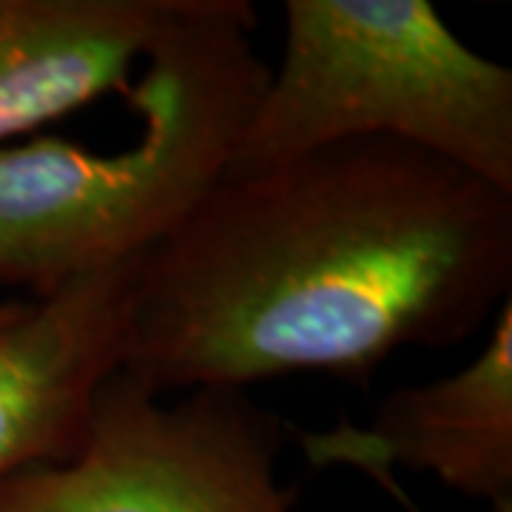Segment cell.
<instances>
[{"mask_svg": "<svg viewBox=\"0 0 512 512\" xmlns=\"http://www.w3.org/2000/svg\"><path fill=\"white\" fill-rule=\"evenodd\" d=\"M512 194L393 140L225 174L140 256L123 370L154 393L291 373L367 384L512 299Z\"/></svg>", "mask_w": 512, "mask_h": 512, "instance_id": "1", "label": "cell"}, {"mask_svg": "<svg viewBox=\"0 0 512 512\" xmlns=\"http://www.w3.org/2000/svg\"><path fill=\"white\" fill-rule=\"evenodd\" d=\"M367 478H373V481H376V484L382 487L384 493L390 495V498H396V501H399V504H402L407 512H424L421 507H416V501H413L410 495L404 493L402 484L396 481V476H393L390 470H379V473H370ZM493 512H512V498H504V501L493 504Z\"/></svg>", "mask_w": 512, "mask_h": 512, "instance_id": "8", "label": "cell"}, {"mask_svg": "<svg viewBox=\"0 0 512 512\" xmlns=\"http://www.w3.org/2000/svg\"><path fill=\"white\" fill-rule=\"evenodd\" d=\"M137 262L0 302V481L77 450L97 393L126 362Z\"/></svg>", "mask_w": 512, "mask_h": 512, "instance_id": "5", "label": "cell"}, {"mask_svg": "<svg viewBox=\"0 0 512 512\" xmlns=\"http://www.w3.org/2000/svg\"><path fill=\"white\" fill-rule=\"evenodd\" d=\"M268 69L248 0H185L134 77V143L0 146V285L43 299L146 256L228 174Z\"/></svg>", "mask_w": 512, "mask_h": 512, "instance_id": "2", "label": "cell"}, {"mask_svg": "<svg viewBox=\"0 0 512 512\" xmlns=\"http://www.w3.org/2000/svg\"><path fill=\"white\" fill-rule=\"evenodd\" d=\"M393 140L512 194V72L427 0H285V46L228 174Z\"/></svg>", "mask_w": 512, "mask_h": 512, "instance_id": "3", "label": "cell"}, {"mask_svg": "<svg viewBox=\"0 0 512 512\" xmlns=\"http://www.w3.org/2000/svg\"><path fill=\"white\" fill-rule=\"evenodd\" d=\"M308 464H342L362 476L407 467L450 493L512 498V299L493 316L487 342L456 373L387 393L367 427L291 430Z\"/></svg>", "mask_w": 512, "mask_h": 512, "instance_id": "6", "label": "cell"}, {"mask_svg": "<svg viewBox=\"0 0 512 512\" xmlns=\"http://www.w3.org/2000/svg\"><path fill=\"white\" fill-rule=\"evenodd\" d=\"M285 430L248 390L154 393L120 370L72 456L0 481V512H293Z\"/></svg>", "mask_w": 512, "mask_h": 512, "instance_id": "4", "label": "cell"}, {"mask_svg": "<svg viewBox=\"0 0 512 512\" xmlns=\"http://www.w3.org/2000/svg\"><path fill=\"white\" fill-rule=\"evenodd\" d=\"M185 0H0V146L131 94Z\"/></svg>", "mask_w": 512, "mask_h": 512, "instance_id": "7", "label": "cell"}]
</instances>
